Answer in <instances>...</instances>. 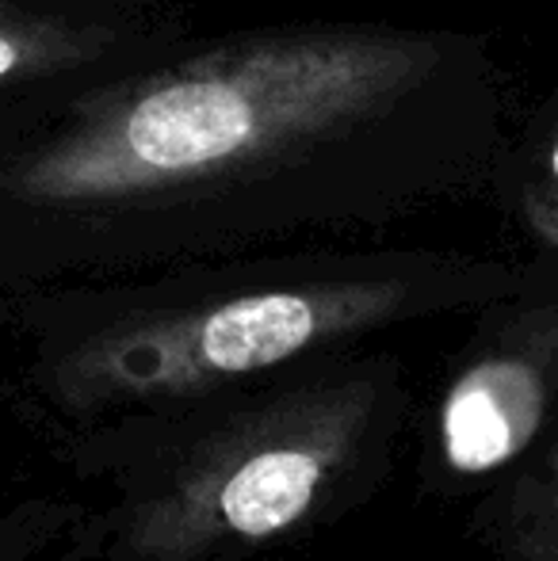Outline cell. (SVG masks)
Instances as JSON below:
<instances>
[{"label":"cell","mask_w":558,"mask_h":561,"mask_svg":"<svg viewBox=\"0 0 558 561\" xmlns=\"http://www.w3.org/2000/svg\"><path fill=\"white\" fill-rule=\"evenodd\" d=\"M544 367L524 347H505L467 367L440 413L447 462L463 473L509 462L544 421Z\"/></svg>","instance_id":"5"},{"label":"cell","mask_w":558,"mask_h":561,"mask_svg":"<svg viewBox=\"0 0 558 561\" xmlns=\"http://www.w3.org/2000/svg\"><path fill=\"white\" fill-rule=\"evenodd\" d=\"M360 405L333 401L306 424L246 436L223 458L192 473L176 512L161 527L172 539H272L295 527L318 501L333 462L356 432Z\"/></svg>","instance_id":"4"},{"label":"cell","mask_w":558,"mask_h":561,"mask_svg":"<svg viewBox=\"0 0 558 561\" xmlns=\"http://www.w3.org/2000/svg\"><path fill=\"white\" fill-rule=\"evenodd\" d=\"M498 195L547 260H558V84L509 134L493 169Z\"/></svg>","instance_id":"6"},{"label":"cell","mask_w":558,"mask_h":561,"mask_svg":"<svg viewBox=\"0 0 558 561\" xmlns=\"http://www.w3.org/2000/svg\"><path fill=\"white\" fill-rule=\"evenodd\" d=\"M505 112L475 31L287 20L192 35L0 126V252L119 256L395 215L493 180Z\"/></svg>","instance_id":"1"},{"label":"cell","mask_w":558,"mask_h":561,"mask_svg":"<svg viewBox=\"0 0 558 561\" xmlns=\"http://www.w3.org/2000/svg\"><path fill=\"white\" fill-rule=\"evenodd\" d=\"M475 287L436 264H364L226 290L135 313L69 359V382L112 393H176L280 367L310 347L402 318L429 298Z\"/></svg>","instance_id":"2"},{"label":"cell","mask_w":558,"mask_h":561,"mask_svg":"<svg viewBox=\"0 0 558 561\" xmlns=\"http://www.w3.org/2000/svg\"><path fill=\"white\" fill-rule=\"evenodd\" d=\"M180 0H0V126L192 38Z\"/></svg>","instance_id":"3"}]
</instances>
